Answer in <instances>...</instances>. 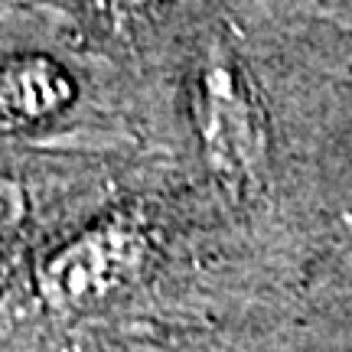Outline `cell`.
<instances>
[{
    "instance_id": "6da1fadb",
    "label": "cell",
    "mask_w": 352,
    "mask_h": 352,
    "mask_svg": "<svg viewBox=\"0 0 352 352\" xmlns=\"http://www.w3.org/2000/svg\"><path fill=\"white\" fill-rule=\"evenodd\" d=\"M189 118L209 176L232 196H258L271 176V127L235 56L215 50L192 69Z\"/></svg>"
},
{
    "instance_id": "7a4b0ae2",
    "label": "cell",
    "mask_w": 352,
    "mask_h": 352,
    "mask_svg": "<svg viewBox=\"0 0 352 352\" xmlns=\"http://www.w3.org/2000/svg\"><path fill=\"white\" fill-rule=\"evenodd\" d=\"M153 261L147 226L114 212L82 228L39 264L36 290L52 310H82L134 284Z\"/></svg>"
},
{
    "instance_id": "3957f363",
    "label": "cell",
    "mask_w": 352,
    "mask_h": 352,
    "mask_svg": "<svg viewBox=\"0 0 352 352\" xmlns=\"http://www.w3.org/2000/svg\"><path fill=\"white\" fill-rule=\"evenodd\" d=\"M76 101V78L63 63L39 52L0 63V134H20L56 121Z\"/></svg>"
},
{
    "instance_id": "277c9868",
    "label": "cell",
    "mask_w": 352,
    "mask_h": 352,
    "mask_svg": "<svg viewBox=\"0 0 352 352\" xmlns=\"http://www.w3.org/2000/svg\"><path fill=\"white\" fill-rule=\"evenodd\" d=\"M85 20L104 36H134L160 16L166 0H76Z\"/></svg>"
},
{
    "instance_id": "5b68a950",
    "label": "cell",
    "mask_w": 352,
    "mask_h": 352,
    "mask_svg": "<svg viewBox=\"0 0 352 352\" xmlns=\"http://www.w3.org/2000/svg\"><path fill=\"white\" fill-rule=\"evenodd\" d=\"M26 215V196L23 186L10 179V176H0V235H7L23 222Z\"/></svg>"
}]
</instances>
